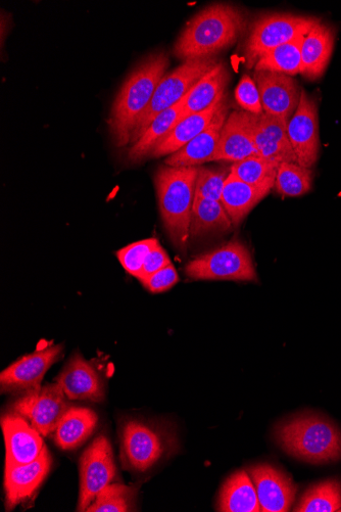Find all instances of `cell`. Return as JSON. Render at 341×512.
Listing matches in <instances>:
<instances>
[{
	"label": "cell",
	"mask_w": 341,
	"mask_h": 512,
	"mask_svg": "<svg viewBox=\"0 0 341 512\" xmlns=\"http://www.w3.org/2000/svg\"><path fill=\"white\" fill-rule=\"evenodd\" d=\"M248 26L238 8L216 4L194 16L174 45V55L184 61L210 59L237 42Z\"/></svg>",
	"instance_id": "6da1fadb"
},
{
	"label": "cell",
	"mask_w": 341,
	"mask_h": 512,
	"mask_svg": "<svg viewBox=\"0 0 341 512\" xmlns=\"http://www.w3.org/2000/svg\"><path fill=\"white\" fill-rule=\"evenodd\" d=\"M168 67L169 57L166 53L152 54L141 61L123 83L109 119L110 131L117 147L122 148L131 143L136 125L150 107Z\"/></svg>",
	"instance_id": "7a4b0ae2"
},
{
	"label": "cell",
	"mask_w": 341,
	"mask_h": 512,
	"mask_svg": "<svg viewBox=\"0 0 341 512\" xmlns=\"http://www.w3.org/2000/svg\"><path fill=\"white\" fill-rule=\"evenodd\" d=\"M199 167L162 166L155 174V186L164 226L173 245L185 250L190 239L191 213L196 199Z\"/></svg>",
	"instance_id": "3957f363"
},
{
	"label": "cell",
	"mask_w": 341,
	"mask_h": 512,
	"mask_svg": "<svg viewBox=\"0 0 341 512\" xmlns=\"http://www.w3.org/2000/svg\"><path fill=\"white\" fill-rule=\"evenodd\" d=\"M276 439L289 455L313 464L341 459V432L325 417L300 415L282 423Z\"/></svg>",
	"instance_id": "277c9868"
},
{
	"label": "cell",
	"mask_w": 341,
	"mask_h": 512,
	"mask_svg": "<svg viewBox=\"0 0 341 512\" xmlns=\"http://www.w3.org/2000/svg\"><path fill=\"white\" fill-rule=\"evenodd\" d=\"M175 436L162 426L128 420L121 428V455L124 468L145 473L176 447Z\"/></svg>",
	"instance_id": "5b68a950"
},
{
	"label": "cell",
	"mask_w": 341,
	"mask_h": 512,
	"mask_svg": "<svg viewBox=\"0 0 341 512\" xmlns=\"http://www.w3.org/2000/svg\"><path fill=\"white\" fill-rule=\"evenodd\" d=\"M320 20L295 14L276 13L260 17L251 27L245 44L248 68L278 46L306 36Z\"/></svg>",
	"instance_id": "8992f818"
},
{
	"label": "cell",
	"mask_w": 341,
	"mask_h": 512,
	"mask_svg": "<svg viewBox=\"0 0 341 512\" xmlns=\"http://www.w3.org/2000/svg\"><path fill=\"white\" fill-rule=\"evenodd\" d=\"M186 275L197 281L257 282L258 276L249 249L239 241L190 261Z\"/></svg>",
	"instance_id": "52a82bcc"
},
{
	"label": "cell",
	"mask_w": 341,
	"mask_h": 512,
	"mask_svg": "<svg viewBox=\"0 0 341 512\" xmlns=\"http://www.w3.org/2000/svg\"><path fill=\"white\" fill-rule=\"evenodd\" d=\"M218 64L214 58L187 61L165 75L156 89L150 107L136 125L131 139L132 145L159 114L182 101L191 88Z\"/></svg>",
	"instance_id": "ba28073f"
},
{
	"label": "cell",
	"mask_w": 341,
	"mask_h": 512,
	"mask_svg": "<svg viewBox=\"0 0 341 512\" xmlns=\"http://www.w3.org/2000/svg\"><path fill=\"white\" fill-rule=\"evenodd\" d=\"M112 445L99 436L86 448L80 459V494L78 511H86L100 493L116 478Z\"/></svg>",
	"instance_id": "9c48e42d"
},
{
	"label": "cell",
	"mask_w": 341,
	"mask_h": 512,
	"mask_svg": "<svg viewBox=\"0 0 341 512\" xmlns=\"http://www.w3.org/2000/svg\"><path fill=\"white\" fill-rule=\"evenodd\" d=\"M69 399L58 383L30 391L13 406L15 414L24 418L42 437L55 434L62 417L70 408Z\"/></svg>",
	"instance_id": "30bf717a"
},
{
	"label": "cell",
	"mask_w": 341,
	"mask_h": 512,
	"mask_svg": "<svg viewBox=\"0 0 341 512\" xmlns=\"http://www.w3.org/2000/svg\"><path fill=\"white\" fill-rule=\"evenodd\" d=\"M63 345H46L15 361L0 374L2 392L35 391L48 371L63 354Z\"/></svg>",
	"instance_id": "8fae6325"
},
{
	"label": "cell",
	"mask_w": 341,
	"mask_h": 512,
	"mask_svg": "<svg viewBox=\"0 0 341 512\" xmlns=\"http://www.w3.org/2000/svg\"><path fill=\"white\" fill-rule=\"evenodd\" d=\"M287 133L298 163L312 169L319 158L320 135L316 101L302 89L300 105L287 125Z\"/></svg>",
	"instance_id": "7c38bea8"
},
{
	"label": "cell",
	"mask_w": 341,
	"mask_h": 512,
	"mask_svg": "<svg viewBox=\"0 0 341 512\" xmlns=\"http://www.w3.org/2000/svg\"><path fill=\"white\" fill-rule=\"evenodd\" d=\"M254 80L260 91L263 111L288 125L301 101L298 81L284 74L255 71Z\"/></svg>",
	"instance_id": "4fadbf2b"
},
{
	"label": "cell",
	"mask_w": 341,
	"mask_h": 512,
	"mask_svg": "<svg viewBox=\"0 0 341 512\" xmlns=\"http://www.w3.org/2000/svg\"><path fill=\"white\" fill-rule=\"evenodd\" d=\"M249 473L257 491L261 511L290 510L298 488L289 476L267 463L254 465Z\"/></svg>",
	"instance_id": "5bb4252c"
},
{
	"label": "cell",
	"mask_w": 341,
	"mask_h": 512,
	"mask_svg": "<svg viewBox=\"0 0 341 512\" xmlns=\"http://www.w3.org/2000/svg\"><path fill=\"white\" fill-rule=\"evenodd\" d=\"M53 458L45 447L33 462L6 467V507L9 511L30 498L52 469Z\"/></svg>",
	"instance_id": "9a60e30c"
},
{
	"label": "cell",
	"mask_w": 341,
	"mask_h": 512,
	"mask_svg": "<svg viewBox=\"0 0 341 512\" xmlns=\"http://www.w3.org/2000/svg\"><path fill=\"white\" fill-rule=\"evenodd\" d=\"M6 443V467L35 461L45 448L42 435L18 414L2 418Z\"/></svg>",
	"instance_id": "2e32d148"
},
{
	"label": "cell",
	"mask_w": 341,
	"mask_h": 512,
	"mask_svg": "<svg viewBox=\"0 0 341 512\" xmlns=\"http://www.w3.org/2000/svg\"><path fill=\"white\" fill-rule=\"evenodd\" d=\"M259 156L252 137V114L233 111L221 131L214 161L236 163Z\"/></svg>",
	"instance_id": "e0dca14e"
},
{
	"label": "cell",
	"mask_w": 341,
	"mask_h": 512,
	"mask_svg": "<svg viewBox=\"0 0 341 512\" xmlns=\"http://www.w3.org/2000/svg\"><path fill=\"white\" fill-rule=\"evenodd\" d=\"M69 400L103 402L105 386L100 372L80 354L73 356L57 382Z\"/></svg>",
	"instance_id": "ac0fdd59"
},
{
	"label": "cell",
	"mask_w": 341,
	"mask_h": 512,
	"mask_svg": "<svg viewBox=\"0 0 341 512\" xmlns=\"http://www.w3.org/2000/svg\"><path fill=\"white\" fill-rule=\"evenodd\" d=\"M227 117L228 106L225 99L209 126L185 147L171 155L165 164L172 167H200L214 161Z\"/></svg>",
	"instance_id": "d6986e66"
},
{
	"label": "cell",
	"mask_w": 341,
	"mask_h": 512,
	"mask_svg": "<svg viewBox=\"0 0 341 512\" xmlns=\"http://www.w3.org/2000/svg\"><path fill=\"white\" fill-rule=\"evenodd\" d=\"M335 34L332 27L321 21L304 37L300 74L315 81L320 79L331 60Z\"/></svg>",
	"instance_id": "ffe728a7"
},
{
	"label": "cell",
	"mask_w": 341,
	"mask_h": 512,
	"mask_svg": "<svg viewBox=\"0 0 341 512\" xmlns=\"http://www.w3.org/2000/svg\"><path fill=\"white\" fill-rule=\"evenodd\" d=\"M271 191V188H258L243 182L230 172L225 182L221 204L233 226H238Z\"/></svg>",
	"instance_id": "44dd1931"
},
{
	"label": "cell",
	"mask_w": 341,
	"mask_h": 512,
	"mask_svg": "<svg viewBox=\"0 0 341 512\" xmlns=\"http://www.w3.org/2000/svg\"><path fill=\"white\" fill-rule=\"evenodd\" d=\"M229 80V71L225 64L219 63L202 77L184 98V117L204 112L225 97Z\"/></svg>",
	"instance_id": "7402d4cb"
},
{
	"label": "cell",
	"mask_w": 341,
	"mask_h": 512,
	"mask_svg": "<svg viewBox=\"0 0 341 512\" xmlns=\"http://www.w3.org/2000/svg\"><path fill=\"white\" fill-rule=\"evenodd\" d=\"M184 99L177 105L159 114L151 125L146 128L128 152V160L137 163L150 157L154 149L164 141L177 124L184 119Z\"/></svg>",
	"instance_id": "603a6c76"
},
{
	"label": "cell",
	"mask_w": 341,
	"mask_h": 512,
	"mask_svg": "<svg viewBox=\"0 0 341 512\" xmlns=\"http://www.w3.org/2000/svg\"><path fill=\"white\" fill-rule=\"evenodd\" d=\"M225 99L224 97L204 112L182 119L164 141L154 149L150 157L171 156L185 147L209 126Z\"/></svg>",
	"instance_id": "cb8c5ba5"
},
{
	"label": "cell",
	"mask_w": 341,
	"mask_h": 512,
	"mask_svg": "<svg viewBox=\"0 0 341 512\" xmlns=\"http://www.w3.org/2000/svg\"><path fill=\"white\" fill-rule=\"evenodd\" d=\"M99 422L96 413L83 407H70L55 432V442L63 450L80 447L94 433Z\"/></svg>",
	"instance_id": "d4e9b609"
},
{
	"label": "cell",
	"mask_w": 341,
	"mask_h": 512,
	"mask_svg": "<svg viewBox=\"0 0 341 512\" xmlns=\"http://www.w3.org/2000/svg\"><path fill=\"white\" fill-rule=\"evenodd\" d=\"M232 227L233 223L221 202L197 197L194 199L189 229L191 239L225 234Z\"/></svg>",
	"instance_id": "484cf974"
},
{
	"label": "cell",
	"mask_w": 341,
	"mask_h": 512,
	"mask_svg": "<svg viewBox=\"0 0 341 512\" xmlns=\"http://www.w3.org/2000/svg\"><path fill=\"white\" fill-rule=\"evenodd\" d=\"M218 509L223 512L261 511L255 485L247 472H237L226 481L220 492Z\"/></svg>",
	"instance_id": "4316f807"
},
{
	"label": "cell",
	"mask_w": 341,
	"mask_h": 512,
	"mask_svg": "<svg viewBox=\"0 0 341 512\" xmlns=\"http://www.w3.org/2000/svg\"><path fill=\"white\" fill-rule=\"evenodd\" d=\"M304 37L282 44L268 52L257 62L255 71L273 72L291 77L300 74Z\"/></svg>",
	"instance_id": "83f0119b"
},
{
	"label": "cell",
	"mask_w": 341,
	"mask_h": 512,
	"mask_svg": "<svg viewBox=\"0 0 341 512\" xmlns=\"http://www.w3.org/2000/svg\"><path fill=\"white\" fill-rule=\"evenodd\" d=\"M294 511H341V482L338 480H327L311 487L301 498Z\"/></svg>",
	"instance_id": "f1b7e54d"
},
{
	"label": "cell",
	"mask_w": 341,
	"mask_h": 512,
	"mask_svg": "<svg viewBox=\"0 0 341 512\" xmlns=\"http://www.w3.org/2000/svg\"><path fill=\"white\" fill-rule=\"evenodd\" d=\"M312 169L298 163H282L277 170L274 188L282 197H301L312 190Z\"/></svg>",
	"instance_id": "f546056e"
},
{
	"label": "cell",
	"mask_w": 341,
	"mask_h": 512,
	"mask_svg": "<svg viewBox=\"0 0 341 512\" xmlns=\"http://www.w3.org/2000/svg\"><path fill=\"white\" fill-rule=\"evenodd\" d=\"M278 165L260 156L233 163L230 172L243 182L258 188H274Z\"/></svg>",
	"instance_id": "4dcf8cb0"
},
{
	"label": "cell",
	"mask_w": 341,
	"mask_h": 512,
	"mask_svg": "<svg viewBox=\"0 0 341 512\" xmlns=\"http://www.w3.org/2000/svg\"><path fill=\"white\" fill-rule=\"evenodd\" d=\"M137 489L123 484H110L90 504L88 512L132 511Z\"/></svg>",
	"instance_id": "1f68e13d"
},
{
	"label": "cell",
	"mask_w": 341,
	"mask_h": 512,
	"mask_svg": "<svg viewBox=\"0 0 341 512\" xmlns=\"http://www.w3.org/2000/svg\"><path fill=\"white\" fill-rule=\"evenodd\" d=\"M252 137L260 157L271 161L278 166L282 163H298L295 153L284 149L273 141V139L259 126L256 115L253 114Z\"/></svg>",
	"instance_id": "d6a6232c"
},
{
	"label": "cell",
	"mask_w": 341,
	"mask_h": 512,
	"mask_svg": "<svg viewBox=\"0 0 341 512\" xmlns=\"http://www.w3.org/2000/svg\"><path fill=\"white\" fill-rule=\"evenodd\" d=\"M230 169L199 167L196 197L221 202L225 182Z\"/></svg>",
	"instance_id": "836d02e7"
},
{
	"label": "cell",
	"mask_w": 341,
	"mask_h": 512,
	"mask_svg": "<svg viewBox=\"0 0 341 512\" xmlns=\"http://www.w3.org/2000/svg\"><path fill=\"white\" fill-rule=\"evenodd\" d=\"M158 244L154 238L133 243L117 252L118 260L129 274L137 278L146 257Z\"/></svg>",
	"instance_id": "e575fe53"
},
{
	"label": "cell",
	"mask_w": 341,
	"mask_h": 512,
	"mask_svg": "<svg viewBox=\"0 0 341 512\" xmlns=\"http://www.w3.org/2000/svg\"><path fill=\"white\" fill-rule=\"evenodd\" d=\"M235 99L237 104L253 115H262L264 113L260 91L255 80L249 75H243L235 89Z\"/></svg>",
	"instance_id": "d590c367"
},
{
	"label": "cell",
	"mask_w": 341,
	"mask_h": 512,
	"mask_svg": "<svg viewBox=\"0 0 341 512\" xmlns=\"http://www.w3.org/2000/svg\"><path fill=\"white\" fill-rule=\"evenodd\" d=\"M178 282L179 276L172 263L141 281L142 285L154 294L164 293Z\"/></svg>",
	"instance_id": "8d00e7d4"
},
{
	"label": "cell",
	"mask_w": 341,
	"mask_h": 512,
	"mask_svg": "<svg viewBox=\"0 0 341 512\" xmlns=\"http://www.w3.org/2000/svg\"><path fill=\"white\" fill-rule=\"evenodd\" d=\"M259 126L281 147L294 152L289 142L287 124L276 117L263 113L256 115ZM295 153V152H294Z\"/></svg>",
	"instance_id": "74e56055"
},
{
	"label": "cell",
	"mask_w": 341,
	"mask_h": 512,
	"mask_svg": "<svg viewBox=\"0 0 341 512\" xmlns=\"http://www.w3.org/2000/svg\"><path fill=\"white\" fill-rule=\"evenodd\" d=\"M171 260L164 250V248L158 244L146 257L143 267L139 273L137 279L139 281H143L144 278L149 277L150 275L158 272L159 270L165 268L169 264H171Z\"/></svg>",
	"instance_id": "f35d334b"
}]
</instances>
